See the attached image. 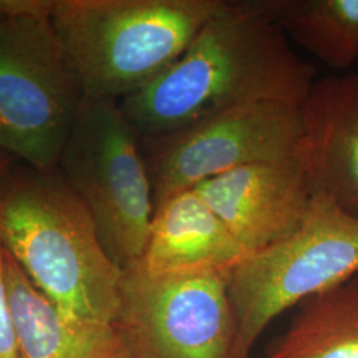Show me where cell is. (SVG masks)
Returning <instances> with one entry per match:
<instances>
[{"label": "cell", "mask_w": 358, "mask_h": 358, "mask_svg": "<svg viewBox=\"0 0 358 358\" xmlns=\"http://www.w3.org/2000/svg\"><path fill=\"white\" fill-rule=\"evenodd\" d=\"M315 77L289 47L275 0L229 1L166 71L118 103L150 141L245 103L301 105Z\"/></svg>", "instance_id": "cell-1"}, {"label": "cell", "mask_w": 358, "mask_h": 358, "mask_svg": "<svg viewBox=\"0 0 358 358\" xmlns=\"http://www.w3.org/2000/svg\"><path fill=\"white\" fill-rule=\"evenodd\" d=\"M0 245L66 317L115 327L124 269L56 170L16 161L0 182Z\"/></svg>", "instance_id": "cell-2"}, {"label": "cell", "mask_w": 358, "mask_h": 358, "mask_svg": "<svg viewBox=\"0 0 358 358\" xmlns=\"http://www.w3.org/2000/svg\"><path fill=\"white\" fill-rule=\"evenodd\" d=\"M230 0H56L51 23L84 99L121 101L166 71Z\"/></svg>", "instance_id": "cell-3"}, {"label": "cell", "mask_w": 358, "mask_h": 358, "mask_svg": "<svg viewBox=\"0 0 358 358\" xmlns=\"http://www.w3.org/2000/svg\"><path fill=\"white\" fill-rule=\"evenodd\" d=\"M357 273L358 217L315 194L291 234L232 269L236 334L231 358H251L256 341L275 317Z\"/></svg>", "instance_id": "cell-4"}, {"label": "cell", "mask_w": 358, "mask_h": 358, "mask_svg": "<svg viewBox=\"0 0 358 358\" xmlns=\"http://www.w3.org/2000/svg\"><path fill=\"white\" fill-rule=\"evenodd\" d=\"M56 171L122 269L141 262L154 214L141 141L115 100L83 99Z\"/></svg>", "instance_id": "cell-5"}, {"label": "cell", "mask_w": 358, "mask_h": 358, "mask_svg": "<svg viewBox=\"0 0 358 358\" xmlns=\"http://www.w3.org/2000/svg\"><path fill=\"white\" fill-rule=\"evenodd\" d=\"M83 93L50 17L0 20V149L56 170Z\"/></svg>", "instance_id": "cell-6"}, {"label": "cell", "mask_w": 358, "mask_h": 358, "mask_svg": "<svg viewBox=\"0 0 358 358\" xmlns=\"http://www.w3.org/2000/svg\"><path fill=\"white\" fill-rule=\"evenodd\" d=\"M231 272L124 269L115 331L136 358H231L236 334Z\"/></svg>", "instance_id": "cell-7"}, {"label": "cell", "mask_w": 358, "mask_h": 358, "mask_svg": "<svg viewBox=\"0 0 358 358\" xmlns=\"http://www.w3.org/2000/svg\"><path fill=\"white\" fill-rule=\"evenodd\" d=\"M301 138L300 105L260 101L207 117L161 138L140 140L154 208L234 169L294 155Z\"/></svg>", "instance_id": "cell-8"}, {"label": "cell", "mask_w": 358, "mask_h": 358, "mask_svg": "<svg viewBox=\"0 0 358 358\" xmlns=\"http://www.w3.org/2000/svg\"><path fill=\"white\" fill-rule=\"evenodd\" d=\"M192 189L248 254L291 234L315 195L297 153L234 169Z\"/></svg>", "instance_id": "cell-9"}, {"label": "cell", "mask_w": 358, "mask_h": 358, "mask_svg": "<svg viewBox=\"0 0 358 358\" xmlns=\"http://www.w3.org/2000/svg\"><path fill=\"white\" fill-rule=\"evenodd\" d=\"M300 109L297 155L313 194L358 217V72L316 80Z\"/></svg>", "instance_id": "cell-10"}, {"label": "cell", "mask_w": 358, "mask_h": 358, "mask_svg": "<svg viewBox=\"0 0 358 358\" xmlns=\"http://www.w3.org/2000/svg\"><path fill=\"white\" fill-rule=\"evenodd\" d=\"M248 251L194 189L169 196L154 208L141 262L150 273L232 271Z\"/></svg>", "instance_id": "cell-11"}, {"label": "cell", "mask_w": 358, "mask_h": 358, "mask_svg": "<svg viewBox=\"0 0 358 358\" xmlns=\"http://www.w3.org/2000/svg\"><path fill=\"white\" fill-rule=\"evenodd\" d=\"M4 278L10 313L22 358H109L121 338L115 327L66 317L41 294L4 250Z\"/></svg>", "instance_id": "cell-12"}, {"label": "cell", "mask_w": 358, "mask_h": 358, "mask_svg": "<svg viewBox=\"0 0 358 358\" xmlns=\"http://www.w3.org/2000/svg\"><path fill=\"white\" fill-rule=\"evenodd\" d=\"M266 358H358V273L301 301Z\"/></svg>", "instance_id": "cell-13"}, {"label": "cell", "mask_w": 358, "mask_h": 358, "mask_svg": "<svg viewBox=\"0 0 358 358\" xmlns=\"http://www.w3.org/2000/svg\"><path fill=\"white\" fill-rule=\"evenodd\" d=\"M278 23L324 64L345 71L358 60V0H275Z\"/></svg>", "instance_id": "cell-14"}, {"label": "cell", "mask_w": 358, "mask_h": 358, "mask_svg": "<svg viewBox=\"0 0 358 358\" xmlns=\"http://www.w3.org/2000/svg\"><path fill=\"white\" fill-rule=\"evenodd\" d=\"M0 358H20L13 333L7 284L4 278V252L0 245Z\"/></svg>", "instance_id": "cell-15"}, {"label": "cell", "mask_w": 358, "mask_h": 358, "mask_svg": "<svg viewBox=\"0 0 358 358\" xmlns=\"http://www.w3.org/2000/svg\"><path fill=\"white\" fill-rule=\"evenodd\" d=\"M56 0H0V20L24 16L51 17Z\"/></svg>", "instance_id": "cell-16"}, {"label": "cell", "mask_w": 358, "mask_h": 358, "mask_svg": "<svg viewBox=\"0 0 358 358\" xmlns=\"http://www.w3.org/2000/svg\"><path fill=\"white\" fill-rule=\"evenodd\" d=\"M16 161L17 159L13 155L0 149V182L6 177V174L8 173V170L13 166Z\"/></svg>", "instance_id": "cell-17"}, {"label": "cell", "mask_w": 358, "mask_h": 358, "mask_svg": "<svg viewBox=\"0 0 358 358\" xmlns=\"http://www.w3.org/2000/svg\"><path fill=\"white\" fill-rule=\"evenodd\" d=\"M121 338V337H120ZM109 358H136L134 357V355L129 350L127 345L122 343V340H121V344L117 346V349H115V352L109 356Z\"/></svg>", "instance_id": "cell-18"}, {"label": "cell", "mask_w": 358, "mask_h": 358, "mask_svg": "<svg viewBox=\"0 0 358 358\" xmlns=\"http://www.w3.org/2000/svg\"><path fill=\"white\" fill-rule=\"evenodd\" d=\"M20 358H22V357H20Z\"/></svg>", "instance_id": "cell-19"}]
</instances>
